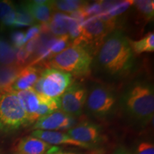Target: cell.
I'll return each mask as SVG.
<instances>
[{
	"label": "cell",
	"instance_id": "obj_32",
	"mask_svg": "<svg viewBox=\"0 0 154 154\" xmlns=\"http://www.w3.org/2000/svg\"><path fill=\"white\" fill-rule=\"evenodd\" d=\"M17 154H19V153H17Z\"/></svg>",
	"mask_w": 154,
	"mask_h": 154
},
{
	"label": "cell",
	"instance_id": "obj_23",
	"mask_svg": "<svg viewBox=\"0 0 154 154\" xmlns=\"http://www.w3.org/2000/svg\"><path fill=\"white\" fill-rule=\"evenodd\" d=\"M84 3L81 1H57L52 2V7L66 12H74L83 7Z\"/></svg>",
	"mask_w": 154,
	"mask_h": 154
},
{
	"label": "cell",
	"instance_id": "obj_4",
	"mask_svg": "<svg viewBox=\"0 0 154 154\" xmlns=\"http://www.w3.org/2000/svg\"><path fill=\"white\" fill-rule=\"evenodd\" d=\"M27 124V115L15 92L0 90V131H13Z\"/></svg>",
	"mask_w": 154,
	"mask_h": 154
},
{
	"label": "cell",
	"instance_id": "obj_5",
	"mask_svg": "<svg viewBox=\"0 0 154 154\" xmlns=\"http://www.w3.org/2000/svg\"><path fill=\"white\" fill-rule=\"evenodd\" d=\"M114 24L112 19L105 20L99 16L92 17L82 24L80 36L74 40L73 44L82 46L86 50L88 47L96 49L110 34Z\"/></svg>",
	"mask_w": 154,
	"mask_h": 154
},
{
	"label": "cell",
	"instance_id": "obj_28",
	"mask_svg": "<svg viewBox=\"0 0 154 154\" xmlns=\"http://www.w3.org/2000/svg\"><path fill=\"white\" fill-rule=\"evenodd\" d=\"M41 32L40 25H34L28 29L26 33L25 34V42H27L32 38L37 37Z\"/></svg>",
	"mask_w": 154,
	"mask_h": 154
},
{
	"label": "cell",
	"instance_id": "obj_1",
	"mask_svg": "<svg viewBox=\"0 0 154 154\" xmlns=\"http://www.w3.org/2000/svg\"><path fill=\"white\" fill-rule=\"evenodd\" d=\"M134 57L128 39L120 32L104 38L97 54V62L103 72L112 76L128 74L134 65Z\"/></svg>",
	"mask_w": 154,
	"mask_h": 154
},
{
	"label": "cell",
	"instance_id": "obj_2",
	"mask_svg": "<svg viewBox=\"0 0 154 154\" xmlns=\"http://www.w3.org/2000/svg\"><path fill=\"white\" fill-rule=\"evenodd\" d=\"M124 106L134 120L147 122L153 118L154 94L151 86L143 83L135 84L124 96Z\"/></svg>",
	"mask_w": 154,
	"mask_h": 154
},
{
	"label": "cell",
	"instance_id": "obj_25",
	"mask_svg": "<svg viewBox=\"0 0 154 154\" xmlns=\"http://www.w3.org/2000/svg\"><path fill=\"white\" fill-rule=\"evenodd\" d=\"M29 57L24 47L15 49V65L23 67Z\"/></svg>",
	"mask_w": 154,
	"mask_h": 154
},
{
	"label": "cell",
	"instance_id": "obj_9",
	"mask_svg": "<svg viewBox=\"0 0 154 154\" xmlns=\"http://www.w3.org/2000/svg\"><path fill=\"white\" fill-rule=\"evenodd\" d=\"M74 123V119L72 116L61 111H57L38 119L35 122L34 128L42 131L64 130L72 128Z\"/></svg>",
	"mask_w": 154,
	"mask_h": 154
},
{
	"label": "cell",
	"instance_id": "obj_17",
	"mask_svg": "<svg viewBox=\"0 0 154 154\" xmlns=\"http://www.w3.org/2000/svg\"><path fill=\"white\" fill-rule=\"evenodd\" d=\"M69 19L70 16L61 13L54 14L48 22L49 30L59 37L68 35Z\"/></svg>",
	"mask_w": 154,
	"mask_h": 154
},
{
	"label": "cell",
	"instance_id": "obj_26",
	"mask_svg": "<svg viewBox=\"0 0 154 154\" xmlns=\"http://www.w3.org/2000/svg\"><path fill=\"white\" fill-rule=\"evenodd\" d=\"M136 154H154L153 144L147 141L140 142L136 148Z\"/></svg>",
	"mask_w": 154,
	"mask_h": 154
},
{
	"label": "cell",
	"instance_id": "obj_14",
	"mask_svg": "<svg viewBox=\"0 0 154 154\" xmlns=\"http://www.w3.org/2000/svg\"><path fill=\"white\" fill-rule=\"evenodd\" d=\"M20 101L21 105L24 109L30 124V121L40 104V96L33 88H29L24 91H14Z\"/></svg>",
	"mask_w": 154,
	"mask_h": 154
},
{
	"label": "cell",
	"instance_id": "obj_18",
	"mask_svg": "<svg viewBox=\"0 0 154 154\" xmlns=\"http://www.w3.org/2000/svg\"><path fill=\"white\" fill-rule=\"evenodd\" d=\"M133 52L140 54L144 52H153L154 51V34L149 32L138 41L128 39Z\"/></svg>",
	"mask_w": 154,
	"mask_h": 154
},
{
	"label": "cell",
	"instance_id": "obj_13",
	"mask_svg": "<svg viewBox=\"0 0 154 154\" xmlns=\"http://www.w3.org/2000/svg\"><path fill=\"white\" fill-rule=\"evenodd\" d=\"M42 72L34 66H26L21 69L11 90L14 91H24L32 88L39 78Z\"/></svg>",
	"mask_w": 154,
	"mask_h": 154
},
{
	"label": "cell",
	"instance_id": "obj_21",
	"mask_svg": "<svg viewBox=\"0 0 154 154\" xmlns=\"http://www.w3.org/2000/svg\"><path fill=\"white\" fill-rule=\"evenodd\" d=\"M15 61V49L0 38V63L5 66L12 65Z\"/></svg>",
	"mask_w": 154,
	"mask_h": 154
},
{
	"label": "cell",
	"instance_id": "obj_6",
	"mask_svg": "<svg viewBox=\"0 0 154 154\" xmlns=\"http://www.w3.org/2000/svg\"><path fill=\"white\" fill-rule=\"evenodd\" d=\"M72 75L53 68L42 72L39 78L33 86V89L39 95L51 99L60 97L70 86Z\"/></svg>",
	"mask_w": 154,
	"mask_h": 154
},
{
	"label": "cell",
	"instance_id": "obj_29",
	"mask_svg": "<svg viewBox=\"0 0 154 154\" xmlns=\"http://www.w3.org/2000/svg\"><path fill=\"white\" fill-rule=\"evenodd\" d=\"M38 36L36 38H32V39L29 40V41H28V42L26 44V46H25L24 49L26 51V52H27L29 55L32 54L35 51L36 45H37Z\"/></svg>",
	"mask_w": 154,
	"mask_h": 154
},
{
	"label": "cell",
	"instance_id": "obj_30",
	"mask_svg": "<svg viewBox=\"0 0 154 154\" xmlns=\"http://www.w3.org/2000/svg\"><path fill=\"white\" fill-rule=\"evenodd\" d=\"M112 154H129V153H128V152H127L126 150L121 149L116 150V151L113 152Z\"/></svg>",
	"mask_w": 154,
	"mask_h": 154
},
{
	"label": "cell",
	"instance_id": "obj_3",
	"mask_svg": "<svg viewBox=\"0 0 154 154\" xmlns=\"http://www.w3.org/2000/svg\"><path fill=\"white\" fill-rule=\"evenodd\" d=\"M92 63V57L88 50L80 45L72 44L50 59L49 66L69 73L83 76L88 74Z\"/></svg>",
	"mask_w": 154,
	"mask_h": 154
},
{
	"label": "cell",
	"instance_id": "obj_19",
	"mask_svg": "<svg viewBox=\"0 0 154 154\" xmlns=\"http://www.w3.org/2000/svg\"><path fill=\"white\" fill-rule=\"evenodd\" d=\"M16 18V10L13 3L10 1L0 2V20L6 26H14Z\"/></svg>",
	"mask_w": 154,
	"mask_h": 154
},
{
	"label": "cell",
	"instance_id": "obj_15",
	"mask_svg": "<svg viewBox=\"0 0 154 154\" xmlns=\"http://www.w3.org/2000/svg\"><path fill=\"white\" fill-rule=\"evenodd\" d=\"M34 19L42 23H47L51 18L52 2L33 1L25 4Z\"/></svg>",
	"mask_w": 154,
	"mask_h": 154
},
{
	"label": "cell",
	"instance_id": "obj_16",
	"mask_svg": "<svg viewBox=\"0 0 154 154\" xmlns=\"http://www.w3.org/2000/svg\"><path fill=\"white\" fill-rule=\"evenodd\" d=\"M23 67L15 64L3 66L0 68V90H11L17 76Z\"/></svg>",
	"mask_w": 154,
	"mask_h": 154
},
{
	"label": "cell",
	"instance_id": "obj_22",
	"mask_svg": "<svg viewBox=\"0 0 154 154\" xmlns=\"http://www.w3.org/2000/svg\"><path fill=\"white\" fill-rule=\"evenodd\" d=\"M137 10L139 11L140 14L146 20H150L153 19L154 11V2L153 1H135L134 2Z\"/></svg>",
	"mask_w": 154,
	"mask_h": 154
},
{
	"label": "cell",
	"instance_id": "obj_7",
	"mask_svg": "<svg viewBox=\"0 0 154 154\" xmlns=\"http://www.w3.org/2000/svg\"><path fill=\"white\" fill-rule=\"evenodd\" d=\"M86 106L92 114L98 117H104L110 114L114 109L116 99L114 94L104 86L94 87L87 95Z\"/></svg>",
	"mask_w": 154,
	"mask_h": 154
},
{
	"label": "cell",
	"instance_id": "obj_8",
	"mask_svg": "<svg viewBox=\"0 0 154 154\" xmlns=\"http://www.w3.org/2000/svg\"><path fill=\"white\" fill-rule=\"evenodd\" d=\"M87 91L79 85L69 86L60 97H59V109L63 113L72 116L82 113L86 103Z\"/></svg>",
	"mask_w": 154,
	"mask_h": 154
},
{
	"label": "cell",
	"instance_id": "obj_11",
	"mask_svg": "<svg viewBox=\"0 0 154 154\" xmlns=\"http://www.w3.org/2000/svg\"><path fill=\"white\" fill-rule=\"evenodd\" d=\"M57 148L34 136L21 139L17 146L19 154H56Z\"/></svg>",
	"mask_w": 154,
	"mask_h": 154
},
{
	"label": "cell",
	"instance_id": "obj_31",
	"mask_svg": "<svg viewBox=\"0 0 154 154\" xmlns=\"http://www.w3.org/2000/svg\"><path fill=\"white\" fill-rule=\"evenodd\" d=\"M56 154H76V153H57Z\"/></svg>",
	"mask_w": 154,
	"mask_h": 154
},
{
	"label": "cell",
	"instance_id": "obj_27",
	"mask_svg": "<svg viewBox=\"0 0 154 154\" xmlns=\"http://www.w3.org/2000/svg\"><path fill=\"white\" fill-rule=\"evenodd\" d=\"M11 38L15 49L22 47L23 45L26 43V42H25V34L22 32H14L11 34Z\"/></svg>",
	"mask_w": 154,
	"mask_h": 154
},
{
	"label": "cell",
	"instance_id": "obj_10",
	"mask_svg": "<svg viewBox=\"0 0 154 154\" xmlns=\"http://www.w3.org/2000/svg\"><path fill=\"white\" fill-rule=\"evenodd\" d=\"M69 137L91 146L97 143L101 138L100 128L91 123H82L73 127L67 133Z\"/></svg>",
	"mask_w": 154,
	"mask_h": 154
},
{
	"label": "cell",
	"instance_id": "obj_12",
	"mask_svg": "<svg viewBox=\"0 0 154 154\" xmlns=\"http://www.w3.org/2000/svg\"><path fill=\"white\" fill-rule=\"evenodd\" d=\"M32 136L39 138L50 145H70L84 149H88L90 147L88 145L72 139L67 134L55 131L35 130L32 132Z\"/></svg>",
	"mask_w": 154,
	"mask_h": 154
},
{
	"label": "cell",
	"instance_id": "obj_24",
	"mask_svg": "<svg viewBox=\"0 0 154 154\" xmlns=\"http://www.w3.org/2000/svg\"><path fill=\"white\" fill-rule=\"evenodd\" d=\"M69 38L68 35L60 36L59 38H57L55 43L50 48V54L51 56V58L66 49L69 42Z\"/></svg>",
	"mask_w": 154,
	"mask_h": 154
},
{
	"label": "cell",
	"instance_id": "obj_20",
	"mask_svg": "<svg viewBox=\"0 0 154 154\" xmlns=\"http://www.w3.org/2000/svg\"><path fill=\"white\" fill-rule=\"evenodd\" d=\"M16 10V18L14 26L16 27H22V26H27L34 24V19L29 11L28 10L26 5H22L15 8Z\"/></svg>",
	"mask_w": 154,
	"mask_h": 154
}]
</instances>
